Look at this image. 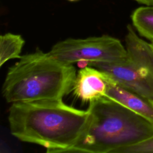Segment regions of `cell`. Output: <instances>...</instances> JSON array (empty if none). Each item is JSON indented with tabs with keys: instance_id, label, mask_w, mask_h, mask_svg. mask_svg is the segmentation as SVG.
<instances>
[{
	"instance_id": "6da1fadb",
	"label": "cell",
	"mask_w": 153,
	"mask_h": 153,
	"mask_svg": "<svg viewBox=\"0 0 153 153\" xmlns=\"http://www.w3.org/2000/svg\"><path fill=\"white\" fill-rule=\"evenodd\" d=\"M91 120V112L76 109L62 99L13 103L8 120L11 134L37 144L48 153L67 152L81 139Z\"/></svg>"
},
{
	"instance_id": "7a4b0ae2",
	"label": "cell",
	"mask_w": 153,
	"mask_h": 153,
	"mask_svg": "<svg viewBox=\"0 0 153 153\" xmlns=\"http://www.w3.org/2000/svg\"><path fill=\"white\" fill-rule=\"evenodd\" d=\"M76 75L73 64L37 48L8 68L2 96L11 103L62 99L72 91Z\"/></svg>"
},
{
	"instance_id": "3957f363",
	"label": "cell",
	"mask_w": 153,
	"mask_h": 153,
	"mask_svg": "<svg viewBox=\"0 0 153 153\" xmlns=\"http://www.w3.org/2000/svg\"><path fill=\"white\" fill-rule=\"evenodd\" d=\"M88 108L89 124L67 152L113 153L153 137V124L107 96L89 103Z\"/></svg>"
},
{
	"instance_id": "277c9868",
	"label": "cell",
	"mask_w": 153,
	"mask_h": 153,
	"mask_svg": "<svg viewBox=\"0 0 153 153\" xmlns=\"http://www.w3.org/2000/svg\"><path fill=\"white\" fill-rule=\"evenodd\" d=\"M126 60L120 63L87 62L108 75L118 85L153 99V47L139 37L131 25L127 26Z\"/></svg>"
},
{
	"instance_id": "5b68a950",
	"label": "cell",
	"mask_w": 153,
	"mask_h": 153,
	"mask_svg": "<svg viewBox=\"0 0 153 153\" xmlns=\"http://www.w3.org/2000/svg\"><path fill=\"white\" fill-rule=\"evenodd\" d=\"M65 63H120L127 59V52L117 38L107 35L84 39L68 38L57 42L48 52Z\"/></svg>"
},
{
	"instance_id": "8992f818",
	"label": "cell",
	"mask_w": 153,
	"mask_h": 153,
	"mask_svg": "<svg viewBox=\"0 0 153 153\" xmlns=\"http://www.w3.org/2000/svg\"><path fill=\"white\" fill-rule=\"evenodd\" d=\"M106 90L107 82L102 71L88 66L77 72L72 91L82 103H90L106 97Z\"/></svg>"
},
{
	"instance_id": "52a82bcc",
	"label": "cell",
	"mask_w": 153,
	"mask_h": 153,
	"mask_svg": "<svg viewBox=\"0 0 153 153\" xmlns=\"http://www.w3.org/2000/svg\"><path fill=\"white\" fill-rule=\"evenodd\" d=\"M104 74L107 82L106 96L140 115L153 124V99L118 85Z\"/></svg>"
},
{
	"instance_id": "ba28073f",
	"label": "cell",
	"mask_w": 153,
	"mask_h": 153,
	"mask_svg": "<svg viewBox=\"0 0 153 153\" xmlns=\"http://www.w3.org/2000/svg\"><path fill=\"white\" fill-rule=\"evenodd\" d=\"M131 19L139 35L153 42V6L136 8L133 11Z\"/></svg>"
},
{
	"instance_id": "9c48e42d",
	"label": "cell",
	"mask_w": 153,
	"mask_h": 153,
	"mask_svg": "<svg viewBox=\"0 0 153 153\" xmlns=\"http://www.w3.org/2000/svg\"><path fill=\"white\" fill-rule=\"evenodd\" d=\"M25 40L19 34L7 33L0 37V67L8 60L21 57Z\"/></svg>"
},
{
	"instance_id": "30bf717a",
	"label": "cell",
	"mask_w": 153,
	"mask_h": 153,
	"mask_svg": "<svg viewBox=\"0 0 153 153\" xmlns=\"http://www.w3.org/2000/svg\"><path fill=\"white\" fill-rule=\"evenodd\" d=\"M113 153H153V137L133 145L119 148Z\"/></svg>"
},
{
	"instance_id": "8fae6325",
	"label": "cell",
	"mask_w": 153,
	"mask_h": 153,
	"mask_svg": "<svg viewBox=\"0 0 153 153\" xmlns=\"http://www.w3.org/2000/svg\"><path fill=\"white\" fill-rule=\"evenodd\" d=\"M139 4H143L148 6H153V0H134Z\"/></svg>"
},
{
	"instance_id": "7c38bea8",
	"label": "cell",
	"mask_w": 153,
	"mask_h": 153,
	"mask_svg": "<svg viewBox=\"0 0 153 153\" xmlns=\"http://www.w3.org/2000/svg\"><path fill=\"white\" fill-rule=\"evenodd\" d=\"M151 45H152V46L153 47V42H151Z\"/></svg>"
},
{
	"instance_id": "4fadbf2b",
	"label": "cell",
	"mask_w": 153,
	"mask_h": 153,
	"mask_svg": "<svg viewBox=\"0 0 153 153\" xmlns=\"http://www.w3.org/2000/svg\"><path fill=\"white\" fill-rule=\"evenodd\" d=\"M69 1H75V0H69Z\"/></svg>"
}]
</instances>
